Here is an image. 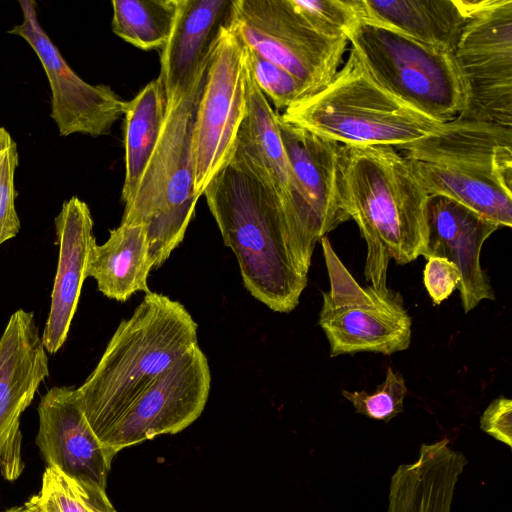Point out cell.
I'll list each match as a JSON object with an SVG mask.
<instances>
[{
  "instance_id": "cell-19",
  "label": "cell",
  "mask_w": 512,
  "mask_h": 512,
  "mask_svg": "<svg viewBox=\"0 0 512 512\" xmlns=\"http://www.w3.org/2000/svg\"><path fill=\"white\" fill-rule=\"evenodd\" d=\"M280 137L320 239L350 220L342 207L338 154L341 144L277 116Z\"/></svg>"
},
{
  "instance_id": "cell-9",
  "label": "cell",
  "mask_w": 512,
  "mask_h": 512,
  "mask_svg": "<svg viewBox=\"0 0 512 512\" xmlns=\"http://www.w3.org/2000/svg\"><path fill=\"white\" fill-rule=\"evenodd\" d=\"M247 50L225 25L211 52L192 133L194 192L200 198L231 159L247 108Z\"/></svg>"
},
{
  "instance_id": "cell-6",
  "label": "cell",
  "mask_w": 512,
  "mask_h": 512,
  "mask_svg": "<svg viewBox=\"0 0 512 512\" xmlns=\"http://www.w3.org/2000/svg\"><path fill=\"white\" fill-rule=\"evenodd\" d=\"M346 38L371 78L410 108L440 123L453 121L464 110L466 88L454 53L366 18Z\"/></svg>"
},
{
  "instance_id": "cell-5",
  "label": "cell",
  "mask_w": 512,
  "mask_h": 512,
  "mask_svg": "<svg viewBox=\"0 0 512 512\" xmlns=\"http://www.w3.org/2000/svg\"><path fill=\"white\" fill-rule=\"evenodd\" d=\"M205 74L175 101L166 104V118L156 148L133 194L125 201L121 223L147 230L153 269L182 243L195 215L192 133Z\"/></svg>"
},
{
  "instance_id": "cell-14",
  "label": "cell",
  "mask_w": 512,
  "mask_h": 512,
  "mask_svg": "<svg viewBox=\"0 0 512 512\" xmlns=\"http://www.w3.org/2000/svg\"><path fill=\"white\" fill-rule=\"evenodd\" d=\"M323 296L318 324L330 345V356L374 352L389 356L409 348L411 317L401 295L359 286L331 302Z\"/></svg>"
},
{
  "instance_id": "cell-28",
  "label": "cell",
  "mask_w": 512,
  "mask_h": 512,
  "mask_svg": "<svg viewBox=\"0 0 512 512\" xmlns=\"http://www.w3.org/2000/svg\"><path fill=\"white\" fill-rule=\"evenodd\" d=\"M247 50L249 71L266 99L283 112L308 97L303 84L289 72L255 52Z\"/></svg>"
},
{
  "instance_id": "cell-24",
  "label": "cell",
  "mask_w": 512,
  "mask_h": 512,
  "mask_svg": "<svg viewBox=\"0 0 512 512\" xmlns=\"http://www.w3.org/2000/svg\"><path fill=\"white\" fill-rule=\"evenodd\" d=\"M362 18L454 53L467 22L458 0H359Z\"/></svg>"
},
{
  "instance_id": "cell-7",
  "label": "cell",
  "mask_w": 512,
  "mask_h": 512,
  "mask_svg": "<svg viewBox=\"0 0 512 512\" xmlns=\"http://www.w3.org/2000/svg\"><path fill=\"white\" fill-rule=\"evenodd\" d=\"M228 25L249 50L298 79L308 96L337 74L349 43L318 31L291 0H233Z\"/></svg>"
},
{
  "instance_id": "cell-29",
  "label": "cell",
  "mask_w": 512,
  "mask_h": 512,
  "mask_svg": "<svg viewBox=\"0 0 512 512\" xmlns=\"http://www.w3.org/2000/svg\"><path fill=\"white\" fill-rule=\"evenodd\" d=\"M407 393L402 374L396 373L392 367L387 368L385 380L373 393L342 390V395L351 402L356 413L385 423L404 411Z\"/></svg>"
},
{
  "instance_id": "cell-27",
  "label": "cell",
  "mask_w": 512,
  "mask_h": 512,
  "mask_svg": "<svg viewBox=\"0 0 512 512\" xmlns=\"http://www.w3.org/2000/svg\"><path fill=\"white\" fill-rule=\"evenodd\" d=\"M28 502L37 512H117L105 489L79 482L47 466L39 492Z\"/></svg>"
},
{
  "instance_id": "cell-12",
  "label": "cell",
  "mask_w": 512,
  "mask_h": 512,
  "mask_svg": "<svg viewBox=\"0 0 512 512\" xmlns=\"http://www.w3.org/2000/svg\"><path fill=\"white\" fill-rule=\"evenodd\" d=\"M22 22L8 33L23 38L40 60L51 88V117L59 134L108 135L126 102L110 86L91 85L65 61L37 19L36 2L21 0Z\"/></svg>"
},
{
  "instance_id": "cell-15",
  "label": "cell",
  "mask_w": 512,
  "mask_h": 512,
  "mask_svg": "<svg viewBox=\"0 0 512 512\" xmlns=\"http://www.w3.org/2000/svg\"><path fill=\"white\" fill-rule=\"evenodd\" d=\"M36 444L47 467L106 490L112 461L91 429L74 387L49 389L38 405Z\"/></svg>"
},
{
  "instance_id": "cell-22",
  "label": "cell",
  "mask_w": 512,
  "mask_h": 512,
  "mask_svg": "<svg viewBox=\"0 0 512 512\" xmlns=\"http://www.w3.org/2000/svg\"><path fill=\"white\" fill-rule=\"evenodd\" d=\"M428 195H443L475 211L501 228L512 226V185L471 166L409 160Z\"/></svg>"
},
{
  "instance_id": "cell-17",
  "label": "cell",
  "mask_w": 512,
  "mask_h": 512,
  "mask_svg": "<svg viewBox=\"0 0 512 512\" xmlns=\"http://www.w3.org/2000/svg\"><path fill=\"white\" fill-rule=\"evenodd\" d=\"M233 0H179L171 35L161 49L160 74L166 104L188 92L207 69Z\"/></svg>"
},
{
  "instance_id": "cell-25",
  "label": "cell",
  "mask_w": 512,
  "mask_h": 512,
  "mask_svg": "<svg viewBox=\"0 0 512 512\" xmlns=\"http://www.w3.org/2000/svg\"><path fill=\"white\" fill-rule=\"evenodd\" d=\"M166 113L165 95L158 78L126 102L125 178L121 193L123 202L133 194L156 148Z\"/></svg>"
},
{
  "instance_id": "cell-34",
  "label": "cell",
  "mask_w": 512,
  "mask_h": 512,
  "mask_svg": "<svg viewBox=\"0 0 512 512\" xmlns=\"http://www.w3.org/2000/svg\"><path fill=\"white\" fill-rule=\"evenodd\" d=\"M4 512H37L35 508L27 501L21 506L12 507Z\"/></svg>"
},
{
  "instance_id": "cell-20",
  "label": "cell",
  "mask_w": 512,
  "mask_h": 512,
  "mask_svg": "<svg viewBox=\"0 0 512 512\" xmlns=\"http://www.w3.org/2000/svg\"><path fill=\"white\" fill-rule=\"evenodd\" d=\"M409 160L461 164L491 172L512 185V127L454 119L402 149Z\"/></svg>"
},
{
  "instance_id": "cell-13",
  "label": "cell",
  "mask_w": 512,
  "mask_h": 512,
  "mask_svg": "<svg viewBox=\"0 0 512 512\" xmlns=\"http://www.w3.org/2000/svg\"><path fill=\"white\" fill-rule=\"evenodd\" d=\"M48 364L33 312L15 311L0 337V472L8 481L24 469L20 418L49 375Z\"/></svg>"
},
{
  "instance_id": "cell-26",
  "label": "cell",
  "mask_w": 512,
  "mask_h": 512,
  "mask_svg": "<svg viewBox=\"0 0 512 512\" xmlns=\"http://www.w3.org/2000/svg\"><path fill=\"white\" fill-rule=\"evenodd\" d=\"M179 0H114L112 30L143 50L162 49L168 41Z\"/></svg>"
},
{
  "instance_id": "cell-21",
  "label": "cell",
  "mask_w": 512,
  "mask_h": 512,
  "mask_svg": "<svg viewBox=\"0 0 512 512\" xmlns=\"http://www.w3.org/2000/svg\"><path fill=\"white\" fill-rule=\"evenodd\" d=\"M467 464L449 439L421 444L417 459L391 477L387 512H451L456 484Z\"/></svg>"
},
{
  "instance_id": "cell-18",
  "label": "cell",
  "mask_w": 512,
  "mask_h": 512,
  "mask_svg": "<svg viewBox=\"0 0 512 512\" xmlns=\"http://www.w3.org/2000/svg\"><path fill=\"white\" fill-rule=\"evenodd\" d=\"M59 257L48 318L41 335L48 353L64 345L87 278L89 252L96 242L88 205L73 196L55 218Z\"/></svg>"
},
{
  "instance_id": "cell-2",
  "label": "cell",
  "mask_w": 512,
  "mask_h": 512,
  "mask_svg": "<svg viewBox=\"0 0 512 512\" xmlns=\"http://www.w3.org/2000/svg\"><path fill=\"white\" fill-rule=\"evenodd\" d=\"M338 171L342 207L367 245L365 281L385 293L389 261L403 265L426 252L428 194L391 146L341 145Z\"/></svg>"
},
{
  "instance_id": "cell-8",
  "label": "cell",
  "mask_w": 512,
  "mask_h": 512,
  "mask_svg": "<svg viewBox=\"0 0 512 512\" xmlns=\"http://www.w3.org/2000/svg\"><path fill=\"white\" fill-rule=\"evenodd\" d=\"M454 56L466 88L456 119L512 127V0H466Z\"/></svg>"
},
{
  "instance_id": "cell-1",
  "label": "cell",
  "mask_w": 512,
  "mask_h": 512,
  "mask_svg": "<svg viewBox=\"0 0 512 512\" xmlns=\"http://www.w3.org/2000/svg\"><path fill=\"white\" fill-rule=\"evenodd\" d=\"M203 195L247 291L275 312L293 311L309 269L276 197L233 156Z\"/></svg>"
},
{
  "instance_id": "cell-23",
  "label": "cell",
  "mask_w": 512,
  "mask_h": 512,
  "mask_svg": "<svg viewBox=\"0 0 512 512\" xmlns=\"http://www.w3.org/2000/svg\"><path fill=\"white\" fill-rule=\"evenodd\" d=\"M152 269L146 228L121 223L110 230L105 243L92 245L87 277L96 280L106 297L125 302L138 291H151L147 280Z\"/></svg>"
},
{
  "instance_id": "cell-33",
  "label": "cell",
  "mask_w": 512,
  "mask_h": 512,
  "mask_svg": "<svg viewBox=\"0 0 512 512\" xmlns=\"http://www.w3.org/2000/svg\"><path fill=\"white\" fill-rule=\"evenodd\" d=\"M480 429L509 448L512 447V401L500 396L494 399L480 417Z\"/></svg>"
},
{
  "instance_id": "cell-32",
  "label": "cell",
  "mask_w": 512,
  "mask_h": 512,
  "mask_svg": "<svg viewBox=\"0 0 512 512\" xmlns=\"http://www.w3.org/2000/svg\"><path fill=\"white\" fill-rule=\"evenodd\" d=\"M423 271V283L434 305H440L461 282V272L451 261L428 257Z\"/></svg>"
},
{
  "instance_id": "cell-30",
  "label": "cell",
  "mask_w": 512,
  "mask_h": 512,
  "mask_svg": "<svg viewBox=\"0 0 512 512\" xmlns=\"http://www.w3.org/2000/svg\"><path fill=\"white\" fill-rule=\"evenodd\" d=\"M303 17L321 33L346 37L362 18L359 0H291Z\"/></svg>"
},
{
  "instance_id": "cell-3",
  "label": "cell",
  "mask_w": 512,
  "mask_h": 512,
  "mask_svg": "<svg viewBox=\"0 0 512 512\" xmlns=\"http://www.w3.org/2000/svg\"><path fill=\"white\" fill-rule=\"evenodd\" d=\"M197 329L183 304L160 293H145L133 314L118 325L94 370L76 388L99 441L161 372L198 344Z\"/></svg>"
},
{
  "instance_id": "cell-10",
  "label": "cell",
  "mask_w": 512,
  "mask_h": 512,
  "mask_svg": "<svg viewBox=\"0 0 512 512\" xmlns=\"http://www.w3.org/2000/svg\"><path fill=\"white\" fill-rule=\"evenodd\" d=\"M210 387L208 360L197 344L161 372L100 441L110 459L130 446L186 429L203 412Z\"/></svg>"
},
{
  "instance_id": "cell-11",
  "label": "cell",
  "mask_w": 512,
  "mask_h": 512,
  "mask_svg": "<svg viewBox=\"0 0 512 512\" xmlns=\"http://www.w3.org/2000/svg\"><path fill=\"white\" fill-rule=\"evenodd\" d=\"M277 116L256 85L248 67L247 108L233 157L241 160L280 203L291 232L309 269L319 242L309 208L294 176L277 126Z\"/></svg>"
},
{
  "instance_id": "cell-31",
  "label": "cell",
  "mask_w": 512,
  "mask_h": 512,
  "mask_svg": "<svg viewBox=\"0 0 512 512\" xmlns=\"http://www.w3.org/2000/svg\"><path fill=\"white\" fill-rule=\"evenodd\" d=\"M18 163L17 144L10 133L0 127V245L14 238L20 230L14 186Z\"/></svg>"
},
{
  "instance_id": "cell-16",
  "label": "cell",
  "mask_w": 512,
  "mask_h": 512,
  "mask_svg": "<svg viewBox=\"0 0 512 512\" xmlns=\"http://www.w3.org/2000/svg\"><path fill=\"white\" fill-rule=\"evenodd\" d=\"M427 248L425 258H445L461 272L458 287L465 313L495 294L480 263L484 242L499 228L459 202L443 195H428L426 204Z\"/></svg>"
},
{
  "instance_id": "cell-4",
  "label": "cell",
  "mask_w": 512,
  "mask_h": 512,
  "mask_svg": "<svg viewBox=\"0 0 512 512\" xmlns=\"http://www.w3.org/2000/svg\"><path fill=\"white\" fill-rule=\"evenodd\" d=\"M280 116L325 139L346 146H391L396 150L437 132V122L379 86L350 49L348 58L321 90Z\"/></svg>"
}]
</instances>
